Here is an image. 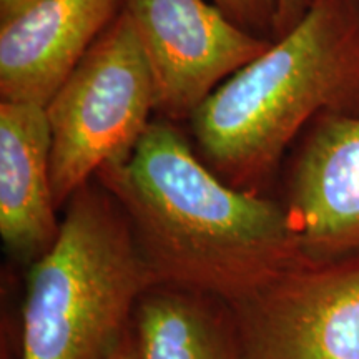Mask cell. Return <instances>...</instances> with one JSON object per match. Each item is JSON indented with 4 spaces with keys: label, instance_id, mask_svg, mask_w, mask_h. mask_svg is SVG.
<instances>
[{
    "label": "cell",
    "instance_id": "obj_13",
    "mask_svg": "<svg viewBox=\"0 0 359 359\" xmlns=\"http://www.w3.org/2000/svg\"><path fill=\"white\" fill-rule=\"evenodd\" d=\"M37 0H0V24L13 19Z\"/></svg>",
    "mask_w": 359,
    "mask_h": 359
},
{
    "label": "cell",
    "instance_id": "obj_8",
    "mask_svg": "<svg viewBox=\"0 0 359 359\" xmlns=\"http://www.w3.org/2000/svg\"><path fill=\"white\" fill-rule=\"evenodd\" d=\"M125 0H37L0 24V100L45 107Z\"/></svg>",
    "mask_w": 359,
    "mask_h": 359
},
{
    "label": "cell",
    "instance_id": "obj_7",
    "mask_svg": "<svg viewBox=\"0 0 359 359\" xmlns=\"http://www.w3.org/2000/svg\"><path fill=\"white\" fill-rule=\"evenodd\" d=\"M283 206L313 258L359 257V110L318 115L294 143Z\"/></svg>",
    "mask_w": 359,
    "mask_h": 359
},
{
    "label": "cell",
    "instance_id": "obj_5",
    "mask_svg": "<svg viewBox=\"0 0 359 359\" xmlns=\"http://www.w3.org/2000/svg\"><path fill=\"white\" fill-rule=\"evenodd\" d=\"M230 308L241 359H359V257L303 253Z\"/></svg>",
    "mask_w": 359,
    "mask_h": 359
},
{
    "label": "cell",
    "instance_id": "obj_6",
    "mask_svg": "<svg viewBox=\"0 0 359 359\" xmlns=\"http://www.w3.org/2000/svg\"><path fill=\"white\" fill-rule=\"evenodd\" d=\"M123 11L150 67L155 116L178 125L273 42L206 0H125Z\"/></svg>",
    "mask_w": 359,
    "mask_h": 359
},
{
    "label": "cell",
    "instance_id": "obj_9",
    "mask_svg": "<svg viewBox=\"0 0 359 359\" xmlns=\"http://www.w3.org/2000/svg\"><path fill=\"white\" fill-rule=\"evenodd\" d=\"M52 188V130L45 107L0 100V236L32 264L60 230Z\"/></svg>",
    "mask_w": 359,
    "mask_h": 359
},
{
    "label": "cell",
    "instance_id": "obj_4",
    "mask_svg": "<svg viewBox=\"0 0 359 359\" xmlns=\"http://www.w3.org/2000/svg\"><path fill=\"white\" fill-rule=\"evenodd\" d=\"M52 130V188L58 208L103 167L132 156L155 118L150 67L122 11L45 105Z\"/></svg>",
    "mask_w": 359,
    "mask_h": 359
},
{
    "label": "cell",
    "instance_id": "obj_3",
    "mask_svg": "<svg viewBox=\"0 0 359 359\" xmlns=\"http://www.w3.org/2000/svg\"><path fill=\"white\" fill-rule=\"evenodd\" d=\"M151 286L127 215L93 178L67 201L55 241L30 264L20 359H109Z\"/></svg>",
    "mask_w": 359,
    "mask_h": 359
},
{
    "label": "cell",
    "instance_id": "obj_15",
    "mask_svg": "<svg viewBox=\"0 0 359 359\" xmlns=\"http://www.w3.org/2000/svg\"><path fill=\"white\" fill-rule=\"evenodd\" d=\"M2 359H8V358H6V354H2Z\"/></svg>",
    "mask_w": 359,
    "mask_h": 359
},
{
    "label": "cell",
    "instance_id": "obj_12",
    "mask_svg": "<svg viewBox=\"0 0 359 359\" xmlns=\"http://www.w3.org/2000/svg\"><path fill=\"white\" fill-rule=\"evenodd\" d=\"M309 4H311V0H278L275 40L285 35L303 19Z\"/></svg>",
    "mask_w": 359,
    "mask_h": 359
},
{
    "label": "cell",
    "instance_id": "obj_14",
    "mask_svg": "<svg viewBox=\"0 0 359 359\" xmlns=\"http://www.w3.org/2000/svg\"><path fill=\"white\" fill-rule=\"evenodd\" d=\"M109 359H138V348H137V338H135V330L128 331L125 336L120 346L115 349L114 354Z\"/></svg>",
    "mask_w": 359,
    "mask_h": 359
},
{
    "label": "cell",
    "instance_id": "obj_2",
    "mask_svg": "<svg viewBox=\"0 0 359 359\" xmlns=\"http://www.w3.org/2000/svg\"><path fill=\"white\" fill-rule=\"evenodd\" d=\"M359 110V0H311L303 19L223 82L188 120L224 183L263 195L286 151L326 111Z\"/></svg>",
    "mask_w": 359,
    "mask_h": 359
},
{
    "label": "cell",
    "instance_id": "obj_11",
    "mask_svg": "<svg viewBox=\"0 0 359 359\" xmlns=\"http://www.w3.org/2000/svg\"><path fill=\"white\" fill-rule=\"evenodd\" d=\"M213 4L248 32L275 40L278 0H213Z\"/></svg>",
    "mask_w": 359,
    "mask_h": 359
},
{
    "label": "cell",
    "instance_id": "obj_1",
    "mask_svg": "<svg viewBox=\"0 0 359 359\" xmlns=\"http://www.w3.org/2000/svg\"><path fill=\"white\" fill-rule=\"evenodd\" d=\"M95 180L127 215L155 285L231 304L303 255L281 201L224 183L178 123L155 116Z\"/></svg>",
    "mask_w": 359,
    "mask_h": 359
},
{
    "label": "cell",
    "instance_id": "obj_10",
    "mask_svg": "<svg viewBox=\"0 0 359 359\" xmlns=\"http://www.w3.org/2000/svg\"><path fill=\"white\" fill-rule=\"evenodd\" d=\"M138 359H241L230 304L213 296L155 285L135 309Z\"/></svg>",
    "mask_w": 359,
    "mask_h": 359
}]
</instances>
